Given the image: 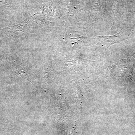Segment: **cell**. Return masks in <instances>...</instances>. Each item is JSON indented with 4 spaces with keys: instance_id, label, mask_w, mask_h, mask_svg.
Listing matches in <instances>:
<instances>
[{
    "instance_id": "6da1fadb",
    "label": "cell",
    "mask_w": 135,
    "mask_h": 135,
    "mask_svg": "<svg viewBox=\"0 0 135 135\" xmlns=\"http://www.w3.org/2000/svg\"><path fill=\"white\" fill-rule=\"evenodd\" d=\"M96 36L99 39V42L97 44V46L98 47H107L123 40L124 36L123 32H120L112 36Z\"/></svg>"
}]
</instances>
